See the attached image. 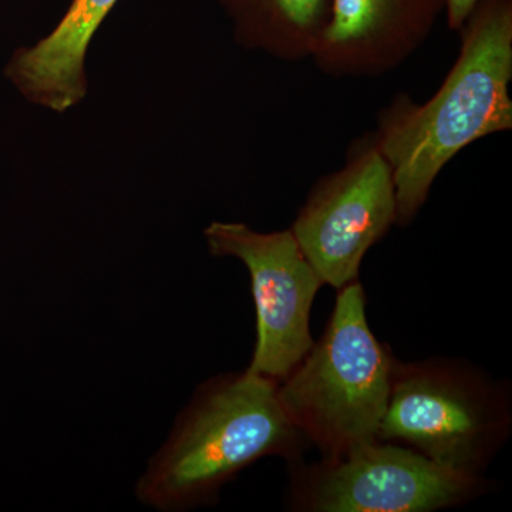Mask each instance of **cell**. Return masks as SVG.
Wrapping results in <instances>:
<instances>
[{
	"mask_svg": "<svg viewBox=\"0 0 512 512\" xmlns=\"http://www.w3.org/2000/svg\"><path fill=\"white\" fill-rule=\"evenodd\" d=\"M456 63L426 103L394 97L373 133L392 168L396 224H410L443 168L480 138L512 128V0H478Z\"/></svg>",
	"mask_w": 512,
	"mask_h": 512,
	"instance_id": "1",
	"label": "cell"
},
{
	"mask_svg": "<svg viewBox=\"0 0 512 512\" xmlns=\"http://www.w3.org/2000/svg\"><path fill=\"white\" fill-rule=\"evenodd\" d=\"M278 383L245 370L201 384L141 477L138 498L160 511L190 510L214 503L222 485L261 458L299 460L309 443L282 407Z\"/></svg>",
	"mask_w": 512,
	"mask_h": 512,
	"instance_id": "2",
	"label": "cell"
},
{
	"mask_svg": "<svg viewBox=\"0 0 512 512\" xmlns=\"http://www.w3.org/2000/svg\"><path fill=\"white\" fill-rule=\"evenodd\" d=\"M394 360L367 323L359 279L343 286L325 332L278 383L286 414L323 460L377 441Z\"/></svg>",
	"mask_w": 512,
	"mask_h": 512,
	"instance_id": "3",
	"label": "cell"
},
{
	"mask_svg": "<svg viewBox=\"0 0 512 512\" xmlns=\"http://www.w3.org/2000/svg\"><path fill=\"white\" fill-rule=\"evenodd\" d=\"M511 429L507 383L461 360H394L377 440L412 448L457 473L483 476Z\"/></svg>",
	"mask_w": 512,
	"mask_h": 512,
	"instance_id": "4",
	"label": "cell"
},
{
	"mask_svg": "<svg viewBox=\"0 0 512 512\" xmlns=\"http://www.w3.org/2000/svg\"><path fill=\"white\" fill-rule=\"evenodd\" d=\"M288 464V508L299 512L446 510L470 503L493 484L379 440L342 457Z\"/></svg>",
	"mask_w": 512,
	"mask_h": 512,
	"instance_id": "5",
	"label": "cell"
},
{
	"mask_svg": "<svg viewBox=\"0 0 512 512\" xmlns=\"http://www.w3.org/2000/svg\"><path fill=\"white\" fill-rule=\"evenodd\" d=\"M204 235L212 256L241 259L251 275L256 343L248 372L281 382L315 342L309 325L322 278L291 229L265 234L237 222H212Z\"/></svg>",
	"mask_w": 512,
	"mask_h": 512,
	"instance_id": "6",
	"label": "cell"
},
{
	"mask_svg": "<svg viewBox=\"0 0 512 512\" xmlns=\"http://www.w3.org/2000/svg\"><path fill=\"white\" fill-rule=\"evenodd\" d=\"M396 215L392 168L372 133L353 144L340 170L315 184L291 231L323 284L339 291L357 281L367 251Z\"/></svg>",
	"mask_w": 512,
	"mask_h": 512,
	"instance_id": "7",
	"label": "cell"
},
{
	"mask_svg": "<svg viewBox=\"0 0 512 512\" xmlns=\"http://www.w3.org/2000/svg\"><path fill=\"white\" fill-rule=\"evenodd\" d=\"M444 12L446 0H330L311 60L332 77L383 76L426 43Z\"/></svg>",
	"mask_w": 512,
	"mask_h": 512,
	"instance_id": "8",
	"label": "cell"
},
{
	"mask_svg": "<svg viewBox=\"0 0 512 512\" xmlns=\"http://www.w3.org/2000/svg\"><path fill=\"white\" fill-rule=\"evenodd\" d=\"M117 0H73L57 28L37 45L16 50L5 73L26 99L57 113L86 94L87 47Z\"/></svg>",
	"mask_w": 512,
	"mask_h": 512,
	"instance_id": "9",
	"label": "cell"
},
{
	"mask_svg": "<svg viewBox=\"0 0 512 512\" xmlns=\"http://www.w3.org/2000/svg\"><path fill=\"white\" fill-rule=\"evenodd\" d=\"M235 39L285 62L311 59L329 18L330 0H220Z\"/></svg>",
	"mask_w": 512,
	"mask_h": 512,
	"instance_id": "10",
	"label": "cell"
},
{
	"mask_svg": "<svg viewBox=\"0 0 512 512\" xmlns=\"http://www.w3.org/2000/svg\"><path fill=\"white\" fill-rule=\"evenodd\" d=\"M478 0H446V15L448 28L460 30L463 28L471 10L477 5Z\"/></svg>",
	"mask_w": 512,
	"mask_h": 512,
	"instance_id": "11",
	"label": "cell"
}]
</instances>
